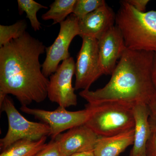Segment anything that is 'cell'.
Masks as SVG:
<instances>
[{"label":"cell","instance_id":"obj_4","mask_svg":"<svg viewBox=\"0 0 156 156\" xmlns=\"http://www.w3.org/2000/svg\"><path fill=\"white\" fill-rule=\"evenodd\" d=\"M135 104L106 101L87 104L91 114L86 125L98 137L114 136L134 129L133 108Z\"/></svg>","mask_w":156,"mask_h":156},{"label":"cell","instance_id":"obj_15","mask_svg":"<svg viewBox=\"0 0 156 156\" xmlns=\"http://www.w3.org/2000/svg\"><path fill=\"white\" fill-rule=\"evenodd\" d=\"M47 136L37 140H21L2 152L0 156H34L47 145Z\"/></svg>","mask_w":156,"mask_h":156},{"label":"cell","instance_id":"obj_6","mask_svg":"<svg viewBox=\"0 0 156 156\" xmlns=\"http://www.w3.org/2000/svg\"><path fill=\"white\" fill-rule=\"evenodd\" d=\"M20 110L48 125L50 129V136L53 139L63 131L86 124L91 112L87 105L84 109L75 112L69 111L61 107L55 110L48 111L21 106Z\"/></svg>","mask_w":156,"mask_h":156},{"label":"cell","instance_id":"obj_18","mask_svg":"<svg viewBox=\"0 0 156 156\" xmlns=\"http://www.w3.org/2000/svg\"><path fill=\"white\" fill-rule=\"evenodd\" d=\"M27 23L25 20H21L11 25H0V48L22 36L26 32Z\"/></svg>","mask_w":156,"mask_h":156},{"label":"cell","instance_id":"obj_2","mask_svg":"<svg viewBox=\"0 0 156 156\" xmlns=\"http://www.w3.org/2000/svg\"><path fill=\"white\" fill-rule=\"evenodd\" d=\"M154 53L126 49L103 88L79 93L89 104L123 101L148 104L156 92L152 78Z\"/></svg>","mask_w":156,"mask_h":156},{"label":"cell","instance_id":"obj_21","mask_svg":"<svg viewBox=\"0 0 156 156\" xmlns=\"http://www.w3.org/2000/svg\"><path fill=\"white\" fill-rule=\"evenodd\" d=\"M149 111V122L152 133L156 134V92L147 104Z\"/></svg>","mask_w":156,"mask_h":156},{"label":"cell","instance_id":"obj_20","mask_svg":"<svg viewBox=\"0 0 156 156\" xmlns=\"http://www.w3.org/2000/svg\"><path fill=\"white\" fill-rule=\"evenodd\" d=\"M34 156H63L55 139L47 144L43 149Z\"/></svg>","mask_w":156,"mask_h":156},{"label":"cell","instance_id":"obj_3","mask_svg":"<svg viewBox=\"0 0 156 156\" xmlns=\"http://www.w3.org/2000/svg\"><path fill=\"white\" fill-rule=\"evenodd\" d=\"M115 26L129 50L156 53V11L141 12L121 1Z\"/></svg>","mask_w":156,"mask_h":156},{"label":"cell","instance_id":"obj_8","mask_svg":"<svg viewBox=\"0 0 156 156\" xmlns=\"http://www.w3.org/2000/svg\"><path fill=\"white\" fill-rule=\"evenodd\" d=\"M83 43L75 63V90H89L103 75L98 56V41L91 37H82Z\"/></svg>","mask_w":156,"mask_h":156},{"label":"cell","instance_id":"obj_5","mask_svg":"<svg viewBox=\"0 0 156 156\" xmlns=\"http://www.w3.org/2000/svg\"><path fill=\"white\" fill-rule=\"evenodd\" d=\"M0 106L2 111L7 115L9 123L7 134L0 140L2 151L18 140H37L50 136V129L48 125L27 119L18 112L13 101L8 95L0 103Z\"/></svg>","mask_w":156,"mask_h":156},{"label":"cell","instance_id":"obj_7","mask_svg":"<svg viewBox=\"0 0 156 156\" xmlns=\"http://www.w3.org/2000/svg\"><path fill=\"white\" fill-rule=\"evenodd\" d=\"M79 35L77 18L70 14L60 23L59 33L53 44L46 48V57L42 65V71L46 77L56 71L60 62L71 57L69 52L70 45L74 38Z\"/></svg>","mask_w":156,"mask_h":156},{"label":"cell","instance_id":"obj_16","mask_svg":"<svg viewBox=\"0 0 156 156\" xmlns=\"http://www.w3.org/2000/svg\"><path fill=\"white\" fill-rule=\"evenodd\" d=\"M76 0H55L50 5V9L42 16L44 20H52L53 24L63 22L73 14Z\"/></svg>","mask_w":156,"mask_h":156},{"label":"cell","instance_id":"obj_25","mask_svg":"<svg viewBox=\"0 0 156 156\" xmlns=\"http://www.w3.org/2000/svg\"><path fill=\"white\" fill-rule=\"evenodd\" d=\"M70 156H95L94 152L92 151L85 152L73 154Z\"/></svg>","mask_w":156,"mask_h":156},{"label":"cell","instance_id":"obj_23","mask_svg":"<svg viewBox=\"0 0 156 156\" xmlns=\"http://www.w3.org/2000/svg\"><path fill=\"white\" fill-rule=\"evenodd\" d=\"M126 2L134 9L141 12H146V9L149 0H126Z\"/></svg>","mask_w":156,"mask_h":156},{"label":"cell","instance_id":"obj_19","mask_svg":"<svg viewBox=\"0 0 156 156\" xmlns=\"http://www.w3.org/2000/svg\"><path fill=\"white\" fill-rule=\"evenodd\" d=\"M105 4L104 0H76L73 14L80 20Z\"/></svg>","mask_w":156,"mask_h":156},{"label":"cell","instance_id":"obj_17","mask_svg":"<svg viewBox=\"0 0 156 156\" xmlns=\"http://www.w3.org/2000/svg\"><path fill=\"white\" fill-rule=\"evenodd\" d=\"M17 3L19 14L21 15L25 12L27 18L30 20L34 30L35 31L40 30L41 28V25L37 17V13L41 9H48V7L34 0H18Z\"/></svg>","mask_w":156,"mask_h":156},{"label":"cell","instance_id":"obj_1","mask_svg":"<svg viewBox=\"0 0 156 156\" xmlns=\"http://www.w3.org/2000/svg\"><path fill=\"white\" fill-rule=\"evenodd\" d=\"M46 48L27 32L0 48V103L9 95L21 106L41 103L48 97L49 80L39 61Z\"/></svg>","mask_w":156,"mask_h":156},{"label":"cell","instance_id":"obj_9","mask_svg":"<svg viewBox=\"0 0 156 156\" xmlns=\"http://www.w3.org/2000/svg\"><path fill=\"white\" fill-rule=\"evenodd\" d=\"M75 63L73 57L62 62L56 72L50 76L48 98L59 107L67 108L76 106L77 97L73 87V76L75 73Z\"/></svg>","mask_w":156,"mask_h":156},{"label":"cell","instance_id":"obj_12","mask_svg":"<svg viewBox=\"0 0 156 156\" xmlns=\"http://www.w3.org/2000/svg\"><path fill=\"white\" fill-rule=\"evenodd\" d=\"M116 14L107 4L78 20L80 35L98 40L114 25Z\"/></svg>","mask_w":156,"mask_h":156},{"label":"cell","instance_id":"obj_14","mask_svg":"<svg viewBox=\"0 0 156 156\" xmlns=\"http://www.w3.org/2000/svg\"><path fill=\"white\" fill-rule=\"evenodd\" d=\"M134 128L114 136L99 137L95 144V156H119L130 146L133 145Z\"/></svg>","mask_w":156,"mask_h":156},{"label":"cell","instance_id":"obj_22","mask_svg":"<svg viewBox=\"0 0 156 156\" xmlns=\"http://www.w3.org/2000/svg\"><path fill=\"white\" fill-rule=\"evenodd\" d=\"M146 156H156V134L152 133L148 141Z\"/></svg>","mask_w":156,"mask_h":156},{"label":"cell","instance_id":"obj_10","mask_svg":"<svg viewBox=\"0 0 156 156\" xmlns=\"http://www.w3.org/2000/svg\"><path fill=\"white\" fill-rule=\"evenodd\" d=\"M98 41L99 64L103 75H111L127 48L122 34L116 26L110 29Z\"/></svg>","mask_w":156,"mask_h":156},{"label":"cell","instance_id":"obj_24","mask_svg":"<svg viewBox=\"0 0 156 156\" xmlns=\"http://www.w3.org/2000/svg\"><path fill=\"white\" fill-rule=\"evenodd\" d=\"M152 78L154 85L156 90V53H154V56L152 69Z\"/></svg>","mask_w":156,"mask_h":156},{"label":"cell","instance_id":"obj_11","mask_svg":"<svg viewBox=\"0 0 156 156\" xmlns=\"http://www.w3.org/2000/svg\"><path fill=\"white\" fill-rule=\"evenodd\" d=\"M98 136L86 124L71 128L55 138L63 156L94 151Z\"/></svg>","mask_w":156,"mask_h":156},{"label":"cell","instance_id":"obj_13","mask_svg":"<svg viewBox=\"0 0 156 156\" xmlns=\"http://www.w3.org/2000/svg\"><path fill=\"white\" fill-rule=\"evenodd\" d=\"M134 118V140L129 156H146L147 144L151 135L149 122V111L147 104H135L133 108Z\"/></svg>","mask_w":156,"mask_h":156}]
</instances>
